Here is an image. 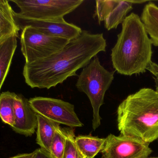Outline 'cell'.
<instances>
[{
  "instance_id": "cell-1",
  "label": "cell",
  "mask_w": 158,
  "mask_h": 158,
  "mask_svg": "<svg viewBox=\"0 0 158 158\" xmlns=\"http://www.w3.org/2000/svg\"><path fill=\"white\" fill-rule=\"evenodd\" d=\"M106 41L103 33L82 31L62 50L51 56L30 64L25 63L23 74L31 88L50 89L86 66L100 52H106Z\"/></svg>"
},
{
  "instance_id": "cell-2",
  "label": "cell",
  "mask_w": 158,
  "mask_h": 158,
  "mask_svg": "<svg viewBox=\"0 0 158 158\" xmlns=\"http://www.w3.org/2000/svg\"><path fill=\"white\" fill-rule=\"evenodd\" d=\"M116 44L111 49L113 68L121 75L145 72L152 61V43L138 15L131 13L122 23Z\"/></svg>"
},
{
  "instance_id": "cell-3",
  "label": "cell",
  "mask_w": 158,
  "mask_h": 158,
  "mask_svg": "<svg viewBox=\"0 0 158 158\" xmlns=\"http://www.w3.org/2000/svg\"><path fill=\"white\" fill-rule=\"evenodd\" d=\"M117 121L120 135L149 144L158 139V92L140 89L118 107Z\"/></svg>"
},
{
  "instance_id": "cell-4",
  "label": "cell",
  "mask_w": 158,
  "mask_h": 158,
  "mask_svg": "<svg viewBox=\"0 0 158 158\" xmlns=\"http://www.w3.org/2000/svg\"><path fill=\"white\" fill-rule=\"evenodd\" d=\"M115 71L107 70L95 57L83 68L76 85L79 92L84 93L90 100L93 109V128L95 130L101 124L99 109L104 104L106 92L114 80Z\"/></svg>"
},
{
  "instance_id": "cell-5",
  "label": "cell",
  "mask_w": 158,
  "mask_h": 158,
  "mask_svg": "<svg viewBox=\"0 0 158 158\" xmlns=\"http://www.w3.org/2000/svg\"><path fill=\"white\" fill-rule=\"evenodd\" d=\"M20 9L16 14L19 16L35 20H56L64 19V17L79 7L84 0H26L10 1Z\"/></svg>"
},
{
  "instance_id": "cell-6",
  "label": "cell",
  "mask_w": 158,
  "mask_h": 158,
  "mask_svg": "<svg viewBox=\"0 0 158 158\" xmlns=\"http://www.w3.org/2000/svg\"><path fill=\"white\" fill-rule=\"evenodd\" d=\"M66 38L48 36L31 26L22 30L21 50L26 64L47 58L62 50L70 41Z\"/></svg>"
},
{
  "instance_id": "cell-7",
  "label": "cell",
  "mask_w": 158,
  "mask_h": 158,
  "mask_svg": "<svg viewBox=\"0 0 158 158\" xmlns=\"http://www.w3.org/2000/svg\"><path fill=\"white\" fill-rule=\"evenodd\" d=\"M37 114L59 124L71 128L83 126L75 110L74 105L61 99L35 97L29 100Z\"/></svg>"
},
{
  "instance_id": "cell-8",
  "label": "cell",
  "mask_w": 158,
  "mask_h": 158,
  "mask_svg": "<svg viewBox=\"0 0 158 158\" xmlns=\"http://www.w3.org/2000/svg\"><path fill=\"white\" fill-rule=\"evenodd\" d=\"M106 139L103 158H147L153 152L149 144L133 138L110 134Z\"/></svg>"
},
{
  "instance_id": "cell-9",
  "label": "cell",
  "mask_w": 158,
  "mask_h": 158,
  "mask_svg": "<svg viewBox=\"0 0 158 158\" xmlns=\"http://www.w3.org/2000/svg\"><path fill=\"white\" fill-rule=\"evenodd\" d=\"M14 17L20 30L31 26L48 36L66 38L71 41L77 38L82 32L81 28L67 22L64 19L56 21L27 19L19 16L15 12Z\"/></svg>"
},
{
  "instance_id": "cell-10",
  "label": "cell",
  "mask_w": 158,
  "mask_h": 158,
  "mask_svg": "<svg viewBox=\"0 0 158 158\" xmlns=\"http://www.w3.org/2000/svg\"><path fill=\"white\" fill-rule=\"evenodd\" d=\"M132 5L131 1L97 0L93 17L97 19L99 24L104 21L107 30L116 29L132 9Z\"/></svg>"
},
{
  "instance_id": "cell-11",
  "label": "cell",
  "mask_w": 158,
  "mask_h": 158,
  "mask_svg": "<svg viewBox=\"0 0 158 158\" xmlns=\"http://www.w3.org/2000/svg\"><path fill=\"white\" fill-rule=\"evenodd\" d=\"M15 124L12 127L16 132L31 136L37 128V113L29 100L21 95H16L14 104Z\"/></svg>"
},
{
  "instance_id": "cell-12",
  "label": "cell",
  "mask_w": 158,
  "mask_h": 158,
  "mask_svg": "<svg viewBox=\"0 0 158 158\" xmlns=\"http://www.w3.org/2000/svg\"><path fill=\"white\" fill-rule=\"evenodd\" d=\"M18 37L14 33L0 42V90L11 66Z\"/></svg>"
},
{
  "instance_id": "cell-13",
  "label": "cell",
  "mask_w": 158,
  "mask_h": 158,
  "mask_svg": "<svg viewBox=\"0 0 158 158\" xmlns=\"http://www.w3.org/2000/svg\"><path fill=\"white\" fill-rule=\"evenodd\" d=\"M9 1L0 0V42L15 33L19 36V28L16 24L14 12Z\"/></svg>"
},
{
  "instance_id": "cell-14",
  "label": "cell",
  "mask_w": 158,
  "mask_h": 158,
  "mask_svg": "<svg viewBox=\"0 0 158 158\" xmlns=\"http://www.w3.org/2000/svg\"><path fill=\"white\" fill-rule=\"evenodd\" d=\"M37 116V143L40 146L41 148L50 153L55 132L60 126V124L49 120L39 114Z\"/></svg>"
},
{
  "instance_id": "cell-15",
  "label": "cell",
  "mask_w": 158,
  "mask_h": 158,
  "mask_svg": "<svg viewBox=\"0 0 158 158\" xmlns=\"http://www.w3.org/2000/svg\"><path fill=\"white\" fill-rule=\"evenodd\" d=\"M106 142V138L91 135H79L75 138L76 145L82 158H94L103 150Z\"/></svg>"
},
{
  "instance_id": "cell-16",
  "label": "cell",
  "mask_w": 158,
  "mask_h": 158,
  "mask_svg": "<svg viewBox=\"0 0 158 158\" xmlns=\"http://www.w3.org/2000/svg\"><path fill=\"white\" fill-rule=\"evenodd\" d=\"M152 45L158 47V6L153 2L145 6L141 18Z\"/></svg>"
},
{
  "instance_id": "cell-17",
  "label": "cell",
  "mask_w": 158,
  "mask_h": 158,
  "mask_svg": "<svg viewBox=\"0 0 158 158\" xmlns=\"http://www.w3.org/2000/svg\"><path fill=\"white\" fill-rule=\"evenodd\" d=\"M16 95L10 92L0 94V117L3 122L11 127L15 124L14 104Z\"/></svg>"
},
{
  "instance_id": "cell-18",
  "label": "cell",
  "mask_w": 158,
  "mask_h": 158,
  "mask_svg": "<svg viewBox=\"0 0 158 158\" xmlns=\"http://www.w3.org/2000/svg\"><path fill=\"white\" fill-rule=\"evenodd\" d=\"M66 136L64 129L59 126L55 132L50 148V154L53 158H63L65 145Z\"/></svg>"
},
{
  "instance_id": "cell-19",
  "label": "cell",
  "mask_w": 158,
  "mask_h": 158,
  "mask_svg": "<svg viewBox=\"0 0 158 158\" xmlns=\"http://www.w3.org/2000/svg\"><path fill=\"white\" fill-rule=\"evenodd\" d=\"M64 130L66 142L63 158H82L75 142V129L64 128Z\"/></svg>"
},
{
  "instance_id": "cell-20",
  "label": "cell",
  "mask_w": 158,
  "mask_h": 158,
  "mask_svg": "<svg viewBox=\"0 0 158 158\" xmlns=\"http://www.w3.org/2000/svg\"><path fill=\"white\" fill-rule=\"evenodd\" d=\"M36 152L35 158H53L50 153L42 148L36 149Z\"/></svg>"
},
{
  "instance_id": "cell-21",
  "label": "cell",
  "mask_w": 158,
  "mask_h": 158,
  "mask_svg": "<svg viewBox=\"0 0 158 158\" xmlns=\"http://www.w3.org/2000/svg\"><path fill=\"white\" fill-rule=\"evenodd\" d=\"M34 151L32 153H28V154H20V155H17L15 156L9 158H30L34 155Z\"/></svg>"
},
{
  "instance_id": "cell-22",
  "label": "cell",
  "mask_w": 158,
  "mask_h": 158,
  "mask_svg": "<svg viewBox=\"0 0 158 158\" xmlns=\"http://www.w3.org/2000/svg\"><path fill=\"white\" fill-rule=\"evenodd\" d=\"M133 4H141L145 2L146 1H131Z\"/></svg>"
},
{
  "instance_id": "cell-23",
  "label": "cell",
  "mask_w": 158,
  "mask_h": 158,
  "mask_svg": "<svg viewBox=\"0 0 158 158\" xmlns=\"http://www.w3.org/2000/svg\"><path fill=\"white\" fill-rule=\"evenodd\" d=\"M155 83H156V91L158 92V75L155 79Z\"/></svg>"
},
{
  "instance_id": "cell-24",
  "label": "cell",
  "mask_w": 158,
  "mask_h": 158,
  "mask_svg": "<svg viewBox=\"0 0 158 158\" xmlns=\"http://www.w3.org/2000/svg\"><path fill=\"white\" fill-rule=\"evenodd\" d=\"M36 150H35L34 151V155H33V156H32L30 158H35V156H36Z\"/></svg>"
},
{
  "instance_id": "cell-25",
  "label": "cell",
  "mask_w": 158,
  "mask_h": 158,
  "mask_svg": "<svg viewBox=\"0 0 158 158\" xmlns=\"http://www.w3.org/2000/svg\"><path fill=\"white\" fill-rule=\"evenodd\" d=\"M147 158H158V157H148Z\"/></svg>"
},
{
  "instance_id": "cell-26",
  "label": "cell",
  "mask_w": 158,
  "mask_h": 158,
  "mask_svg": "<svg viewBox=\"0 0 158 158\" xmlns=\"http://www.w3.org/2000/svg\"></svg>"
},
{
  "instance_id": "cell-27",
  "label": "cell",
  "mask_w": 158,
  "mask_h": 158,
  "mask_svg": "<svg viewBox=\"0 0 158 158\" xmlns=\"http://www.w3.org/2000/svg\"></svg>"
}]
</instances>
